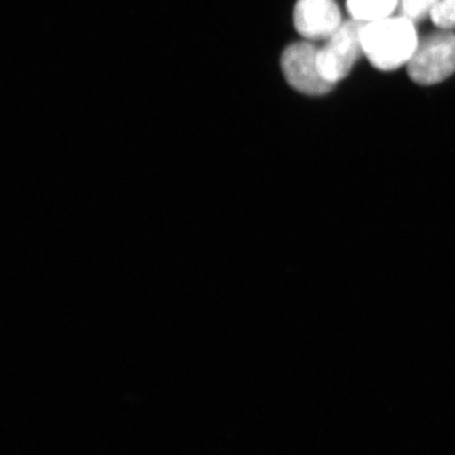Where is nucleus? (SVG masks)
Wrapping results in <instances>:
<instances>
[{
	"label": "nucleus",
	"instance_id": "423d86ee",
	"mask_svg": "<svg viewBox=\"0 0 455 455\" xmlns=\"http://www.w3.org/2000/svg\"><path fill=\"white\" fill-rule=\"evenodd\" d=\"M400 0H347V9L353 20L363 23L391 17Z\"/></svg>",
	"mask_w": 455,
	"mask_h": 455
},
{
	"label": "nucleus",
	"instance_id": "7ed1b4c3",
	"mask_svg": "<svg viewBox=\"0 0 455 455\" xmlns=\"http://www.w3.org/2000/svg\"><path fill=\"white\" fill-rule=\"evenodd\" d=\"M366 23L350 20L341 23L331 37L325 41L317 51V68L319 73L331 84H337L348 76L353 66L363 53L362 32Z\"/></svg>",
	"mask_w": 455,
	"mask_h": 455
},
{
	"label": "nucleus",
	"instance_id": "f03ea898",
	"mask_svg": "<svg viewBox=\"0 0 455 455\" xmlns=\"http://www.w3.org/2000/svg\"><path fill=\"white\" fill-rule=\"evenodd\" d=\"M455 73V33L439 29L419 41L407 74L419 85H435Z\"/></svg>",
	"mask_w": 455,
	"mask_h": 455
},
{
	"label": "nucleus",
	"instance_id": "20e7f679",
	"mask_svg": "<svg viewBox=\"0 0 455 455\" xmlns=\"http://www.w3.org/2000/svg\"><path fill=\"white\" fill-rule=\"evenodd\" d=\"M317 51L319 47L313 42L300 41L290 44L281 56V68L287 83L301 94L310 97L328 94L335 86L320 75Z\"/></svg>",
	"mask_w": 455,
	"mask_h": 455
},
{
	"label": "nucleus",
	"instance_id": "f257e3e1",
	"mask_svg": "<svg viewBox=\"0 0 455 455\" xmlns=\"http://www.w3.org/2000/svg\"><path fill=\"white\" fill-rule=\"evenodd\" d=\"M418 44L415 23L403 16L366 23L362 32L363 53L381 71H394L407 65Z\"/></svg>",
	"mask_w": 455,
	"mask_h": 455
},
{
	"label": "nucleus",
	"instance_id": "6e6552de",
	"mask_svg": "<svg viewBox=\"0 0 455 455\" xmlns=\"http://www.w3.org/2000/svg\"><path fill=\"white\" fill-rule=\"evenodd\" d=\"M430 20L439 29H455V0H442L431 12Z\"/></svg>",
	"mask_w": 455,
	"mask_h": 455
},
{
	"label": "nucleus",
	"instance_id": "0eeeda50",
	"mask_svg": "<svg viewBox=\"0 0 455 455\" xmlns=\"http://www.w3.org/2000/svg\"><path fill=\"white\" fill-rule=\"evenodd\" d=\"M440 2L442 0H400L398 13L412 23H420L425 18L430 17L431 12Z\"/></svg>",
	"mask_w": 455,
	"mask_h": 455
},
{
	"label": "nucleus",
	"instance_id": "39448f33",
	"mask_svg": "<svg viewBox=\"0 0 455 455\" xmlns=\"http://www.w3.org/2000/svg\"><path fill=\"white\" fill-rule=\"evenodd\" d=\"M296 31L305 40L326 41L341 26V13L335 0H299L293 9Z\"/></svg>",
	"mask_w": 455,
	"mask_h": 455
}]
</instances>
